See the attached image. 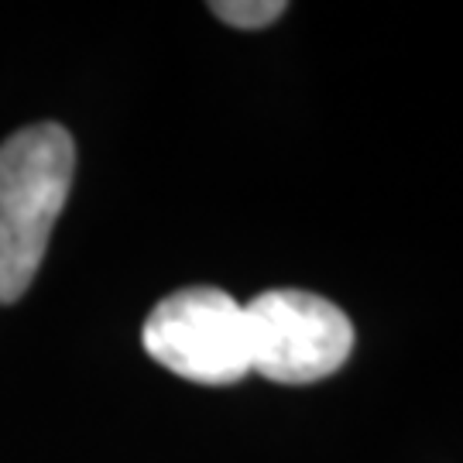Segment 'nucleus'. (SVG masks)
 <instances>
[{
	"instance_id": "f257e3e1",
	"label": "nucleus",
	"mask_w": 463,
	"mask_h": 463,
	"mask_svg": "<svg viewBox=\"0 0 463 463\" xmlns=\"http://www.w3.org/2000/svg\"><path fill=\"white\" fill-rule=\"evenodd\" d=\"M76 175L72 134L42 120L0 145V306L32 288Z\"/></svg>"
},
{
	"instance_id": "7ed1b4c3",
	"label": "nucleus",
	"mask_w": 463,
	"mask_h": 463,
	"mask_svg": "<svg viewBox=\"0 0 463 463\" xmlns=\"http://www.w3.org/2000/svg\"><path fill=\"white\" fill-rule=\"evenodd\" d=\"M141 344L155 364L196 384H233L250 374L244 306L213 285L162 298L145 319Z\"/></svg>"
},
{
	"instance_id": "f03ea898",
	"label": "nucleus",
	"mask_w": 463,
	"mask_h": 463,
	"mask_svg": "<svg viewBox=\"0 0 463 463\" xmlns=\"http://www.w3.org/2000/svg\"><path fill=\"white\" fill-rule=\"evenodd\" d=\"M250 371L279 384H313L336 374L354 350L340 306L306 288H271L244 306Z\"/></svg>"
},
{
	"instance_id": "20e7f679",
	"label": "nucleus",
	"mask_w": 463,
	"mask_h": 463,
	"mask_svg": "<svg viewBox=\"0 0 463 463\" xmlns=\"http://www.w3.org/2000/svg\"><path fill=\"white\" fill-rule=\"evenodd\" d=\"M210 11H213L223 24H231V28L258 32V28L275 24V21L288 11V4H285V0H213Z\"/></svg>"
}]
</instances>
